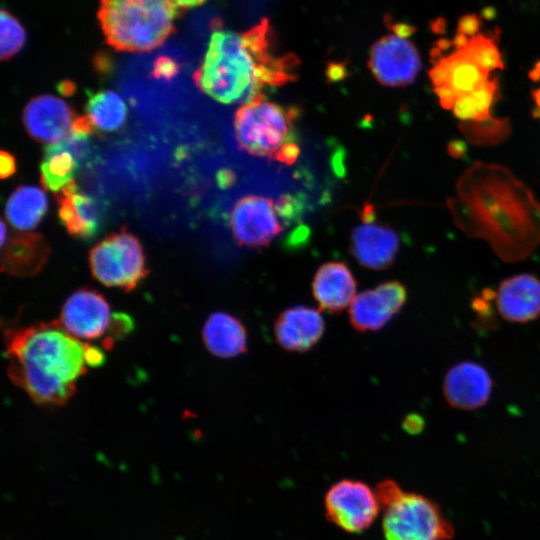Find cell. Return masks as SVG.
<instances>
[{
	"label": "cell",
	"mask_w": 540,
	"mask_h": 540,
	"mask_svg": "<svg viewBox=\"0 0 540 540\" xmlns=\"http://www.w3.org/2000/svg\"><path fill=\"white\" fill-rule=\"evenodd\" d=\"M493 386V379L483 365L474 361H462L446 372L442 393L452 408L474 411L488 403Z\"/></svg>",
	"instance_id": "cell-13"
},
{
	"label": "cell",
	"mask_w": 540,
	"mask_h": 540,
	"mask_svg": "<svg viewBox=\"0 0 540 540\" xmlns=\"http://www.w3.org/2000/svg\"><path fill=\"white\" fill-rule=\"evenodd\" d=\"M297 118L296 107L283 106L262 96L244 103L235 112V137L248 154L290 165L300 153Z\"/></svg>",
	"instance_id": "cell-5"
},
{
	"label": "cell",
	"mask_w": 540,
	"mask_h": 540,
	"mask_svg": "<svg viewBox=\"0 0 540 540\" xmlns=\"http://www.w3.org/2000/svg\"><path fill=\"white\" fill-rule=\"evenodd\" d=\"M287 218L273 199L248 195L239 199L231 211V229L239 245L260 249L268 246L283 230Z\"/></svg>",
	"instance_id": "cell-9"
},
{
	"label": "cell",
	"mask_w": 540,
	"mask_h": 540,
	"mask_svg": "<svg viewBox=\"0 0 540 540\" xmlns=\"http://www.w3.org/2000/svg\"><path fill=\"white\" fill-rule=\"evenodd\" d=\"M446 22L443 18H438L431 23L432 31L437 34H442L445 31Z\"/></svg>",
	"instance_id": "cell-42"
},
{
	"label": "cell",
	"mask_w": 540,
	"mask_h": 540,
	"mask_svg": "<svg viewBox=\"0 0 540 540\" xmlns=\"http://www.w3.org/2000/svg\"><path fill=\"white\" fill-rule=\"evenodd\" d=\"M459 129L465 139L478 146H495L502 143L511 133L509 118L490 116L480 121H461Z\"/></svg>",
	"instance_id": "cell-27"
},
{
	"label": "cell",
	"mask_w": 540,
	"mask_h": 540,
	"mask_svg": "<svg viewBox=\"0 0 540 540\" xmlns=\"http://www.w3.org/2000/svg\"><path fill=\"white\" fill-rule=\"evenodd\" d=\"M74 121V112L62 99L39 95L31 99L23 111L27 133L36 141L55 143L65 138Z\"/></svg>",
	"instance_id": "cell-15"
},
{
	"label": "cell",
	"mask_w": 540,
	"mask_h": 540,
	"mask_svg": "<svg viewBox=\"0 0 540 540\" xmlns=\"http://www.w3.org/2000/svg\"><path fill=\"white\" fill-rule=\"evenodd\" d=\"M0 162V173L2 179L10 177L16 172V160L11 153L3 150L0 155Z\"/></svg>",
	"instance_id": "cell-34"
},
{
	"label": "cell",
	"mask_w": 540,
	"mask_h": 540,
	"mask_svg": "<svg viewBox=\"0 0 540 540\" xmlns=\"http://www.w3.org/2000/svg\"><path fill=\"white\" fill-rule=\"evenodd\" d=\"M407 300V289L390 280L356 295L350 304L349 319L359 332L378 331L400 312Z\"/></svg>",
	"instance_id": "cell-12"
},
{
	"label": "cell",
	"mask_w": 540,
	"mask_h": 540,
	"mask_svg": "<svg viewBox=\"0 0 540 540\" xmlns=\"http://www.w3.org/2000/svg\"><path fill=\"white\" fill-rule=\"evenodd\" d=\"M25 31L9 12L1 11V59L7 60L23 47Z\"/></svg>",
	"instance_id": "cell-29"
},
{
	"label": "cell",
	"mask_w": 540,
	"mask_h": 540,
	"mask_svg": "<svg viewBox=\"0 0 540 540\" xmlns=\"http://www.w3.org/2000/svg\"><path fill=\"white\" fill-rule=\"evenodd\" d=\"M379 508L376 493L360 481L342 480L334 484L325 497L329 519L350 533L368 528L377 517Z\"/></svg>",
	"instance_id": "cell-10"
},
{
	"label": "cell",
	"mask_w": 540,
	"mask_h": 540,
	"mask_svg": "<svg viewBox=\"0 0 540 540\" xmlns=\"http://www.w3.org/2000/svg\"><path fill=\"white\" fill-rule=\"evenodd\" d=\"M499 96V83L489 79L474 91L459 96L454 107V115L461 121H480L489 118L490 109Z\"/></svg>",
	"instance_id": "cell-26"
},
{
	"label": "cell",
	"mask_w": 540,
	"mask_h": 540,
	"mask_svg": "<svg viewBox=\"0 0 540 540\" xmlns=\"http://www.w3.org/2000/svg\"><path fill=\"white\" fill-rule=\"evenodd\" d=\"M57 88L64 96H71L76 90L75 84L67 80L62 81Z\"/></svg>",
	"instance_id": "cell-39"
},
{
	"label": "cell",
	"mask_w": 540,
	"mask_h": 540,
	"mask_svg": "<svg viewBox=\"0 0 540 540\" xmlns=\"http://www.w3.org/2000/svg\"><path fill=\"white\" fill-rule=\"evenodd\" d=\"M448 207L456 225L486 240L504 262L523 261L540 244V203L508 169L477 162L456 185Z\"/></svg>",
	"instance_id": "cell-1"
},
{
	"label": "cell",
	"mask_w": 540,
	"mask_h": 540,
	"mask_svg": "<svg viewBox=\"0 0 540 540\" xmlns=\"http://www.w3.org/2000/svg\"><path fill=\"white\" fill-rule=\"evenodd\" d=\"M357 282L343 262H326L316 271L312 292L320 309L330 314L341 313L355 298Z\"/></svg>",
	"instance_id": "cell-19"
},
{
	"label": "cell",
	"mask_w": 540,
	"mask_h": 540,
	"mask_svg": "<svg viewBox=\"0 0 540 540\" xmlns=\"http://www.w3.org/2000/svg\"><path fill=\"white\" fill-rule=\"evenodd\" d=\"M447 152L454 158H460L466 153V145L461 140H452L448 143Z\"/></svg>",
	"instance_id": "cell-37"
},
{
	"label": "cell",
	"mask_w": 540,
	"mask_h": 540,
	"mask_svg": "<svg viewBox=\"0 0 540 540\" xmlns=\"http://www.w3.org/2000/svg\"><path fill=\"white\" fill-rule=\"evenodd\" d=\"M434 93L437 95L440 105L444 109H453L459 94L447 84L434 87Z\"/></svg>",
	"instance_id": "cell-33"
},
{
	"label": "cell",
	"mask_w": 540,
	"mask_h": 540,
	"mask_svg": "<svg viewBox=\"0 0 540 540\" xmlns=\"http://www.w3.org/2000/svg\"><path fill=\"white\" fill-rule=\"evenodd\" d=\"M82 161L76 155L68 139L49 144L44 149L40 164L42 186L52 192H60L73 181Z\"/></svg>",
	"instance_id": "cell-22"
},
{
	"label": "cell",
	"mask_w": 540,
	"mask_h": 540,
	"mask_svg": "<svg viewBox=\"0 0 540 540\" xmlns=\"http://www.w3.org/2000/svg\"><path fill=\"white\" fill-rule=\"evenodd\" d=\"M5 345L8 376L39 404L66 403L90 367V345L57 323L9 330Z\"/></svg>",
	"instance_id": "cell-3"
},
{
	"label": "cell",
	"mask_w": 540,
	"mask_h": 540,
	"mask_svg": "<svg viewBox=\"0 0 540 540\" xmlns=\"http://www.w3.org/2000/svg\"><path fill=\"white\" fill-rule=\"evenodd\" d=\"M529 78L533 81L540 80V61H538L534 68L528 74Z\"/></svg>",
	"instance_id": "cell-43"
},
{
	"label": "cell",
	"mask_w": 540,
	"mask_h": 540,
	"mask_svg": "<svg viewBox=\"0 0 540 540\" xmlns=\"http://www.w3.org/2000/svg\"><path fill=\"white\" fill-rule=\"evenodd\" d=\"M89 267L97 281L125 291L135 289L149 272L140 241L125 228L90 250Z\"/></svg>",
	"instance_id": "cell-7"
},
{
	"label": "cell",
	"mask_w": 540,
	"mask_h": 540,
	"mask_svg": "<svg viewBox=\"0 0 540 540\" xmlns=\"http://www.w3.org/2000/svg\"><path fill=\"white\" fill-rule=\"evenodd\" d=\"M1 246L2 270L16 276H30L39 272L50 253L42 235L27 231L7 235L1 241Z\"/></svg>",
	"instance_id": "cell-20"
},
{
	"label": "cell",
	"mask_w": 540,
	"mask_h": 540,
	"mask_svg": "<svg viewBox=\"0 0 540 540\" xmlns=\"http://www.w3.org/2000/svg\"><path fill=\"white\" fill-rule=\"evenodd\" d=\"M469 39L470 38L465 36L464 34L457 33L452 40V45L456 48V50H460L467 45Z\"/></svg>",
	"instance_id": "cell-40"
},
{
	"label": "cell",
	"mask_w": 540,
	"mask_h": 540,
	"mask_svg": "<svg viewBox=\"0 0 540 540\" xmlns=\"http://www.w3.org/2000/svg\"><path fill=\"white\" fill-rule=\"evenodd\" d=\"M298 64L294 54L277 52L273 30L263 19L243 33L215 30L193 79L218 102L248 103L264 96L268 87L294 81Z\"/></svg>",
	"instance_id": "cell-2"
},
{
	"label": "cell",
	"mask_w": 540,
	"mask_h": 540,
	"mask_svg": "<svg viewBox=\"0 0 540 540\" xmlns=\"http://www.w3.org/2000/svg\"><path fill=\"white\" fill-rule=\"evenodd\" d=\"M178 12L172 0H101L98 19L111 47L144 52L169 37Z\"/></svg>",
	"instance_id": "cell-4"
},
{
	"label": "cell",
	"mask_w": 540,
	"mask_h": 540,
	"mask_svg": "<svg viewBox=\"0 0 540 540\" xmlns=\"http://www.w3.org/2000/svg\"><path fill=\"white\" fill-rule=\"evenodd\" d=\"M481 26L482 20L478 15L465 14L458 21L457 33L464 34L471 38L478 34Z\"/></svg>",
	"instance_id": "cell-31"
},
{
	"label": "cell",
	"mask_w": 540,
	"mask_h": 540,
	"mask_svg": "<svg viewBox=\"0 0 540 540\" xmlns=\"http://www.w3.org/2000/svg\"><path fill=\"white\" fill-rule=\"evenodd\" d=\"M203 342L210 353L231 358L247 352V332L242 321L227 312H214L204 323Z\"/></svg>",
	"instance_id": "cell-21"
},
{
	"label": "cell",
	"mask_w": 540,
	"mask_h": 540,
	"mask_svg": "<svg viewBox=\"0 0 540 540\" xmlns=\"http://www.w3.org/2000/svg\"><path fill=\"white\" fill-rule=\"evenodd\" d=\"M59 218L67 232L80 239L96 236L103 223V211L98 201L82 193L71 181L57 193Z\"/></svg>",
	"instance_id": "cell-18"
},
{
	"label": "cell",
	"mask_w": 540,
	"mask_h": 540,
	"mask_svg": "<svg viewBox=\"0 0 540 540\" xmlns=\"http://www.w3.org/2000/svg\"><path fill=\"white\" fill-rule=\"evenodd\" d=\"M392 30L397 36L407 39L416 31V28L410 24L399 22L392 25Z\"/></svg>",
	"instance_id": "cell-38"
},
{
	"label": "cell",
	"mask_w": 540,
	"mask_h": 540,
	"mask_svg": "<svg viewBox=\"0 0 540 540\" xmlns=\"http://www.w3.org/2000/svg\"><path fill=\"white\" fill-rule=\"evenodd\" d=\"M499 315L509 323H527L540 317V279L521 273L503 279L496 291Z\"/></svg>",
	"instance_id": "cell-16"
},
{
	"label": "cell",
	"mask_w": 540,
	"mask_h": 540,
	"mask_svg": "<svg viewBox=\"0 0 540 540\" xmlns=\"http://www.w3.org/2000/svg\"><path fill=\"white\" fill-rule=\"evenodd\" d=\"M368 66L379 83L401 87L414 82L421 69V61L412 42L390 34L372 45Z\"/></svg>",
	"instance_id": "cell-11"
},
{
	"label": "cell",
	"mask_w": 540,
	"mask_h": 540,
	"mask_svg": "<svg viewBox=\"0 0 540 540\" xmlns=\"http://www.w3.org/2000/svg\"><path fill=\"white\" fill-rule=\"evenodd\" d=\"M86 112L94 127L112 132L120 129L127 119V106L123 99L110 90L87 92Z\"/></svg>",
	"instance_id": "cell-24"
},
{
	"label": "cell",
	"mask_w": 540,
	"mask_h": 540,
	"mask_svg": "<svg viewBox=\"0 0 540 540\" xmlns=\"http://www.w3.org/2000/svg\"><path fill=\"white\" fill-rule=\"evenodd\" d=\"M497 37L496 33L493 35L477 34L471 37L467 45L458 51L487 73L503 69L504 63L496 43Z\"/></svg>",
	"instance_id": "cell-28"
},
{
	"label": "cell",
	"mask_w": 540,
	"mask_h": 540,
	"mask_svg": "<svg viewBox=\"0 0 540 540\" xmlns=\"http://www.w3.org/2000/svg\"><path fill=\"white\" fill-rule=\"evenodd\" d=\"M48 207L45 193L35 186H19L6 203V216L10 224L22 231L35 228Z\"/></svg>",
	"instance_id": "cell-23"
},
{
	"label": "cell",
	"mask_w": 540,
	"mask_h": 540,
	"mask_svg": "<svg viewBox=\"0 0 540 540\" xmlns=\"http://www.w3.org/2000/svg\"><path fill=\"white\" fill-rule=\"evenodd\" d=\"M177 7L192 8L203 4L206 0H172Z\"/></svg>",
	"instance_id": "cell-41"
},
{
	"label": "cell",
	"mask_w": 540,
	"mask_h": 540,
	"mask_svg": "<svg viewBox=\"0 0 540 540\" xmlns=\"http://www.w3.org/2000/svg\"><path fill=\"white\" fill-rule=\"evenodd\" d=\"M402 425L408 433L417 434L424 428V418L417 413H411L405 417Z\"/></svg>",
	"instance_id": "cell-36"
},
{
	"label": "cell",
	"mask_w": 540,
	"mask_h": 540,
	"mask_svg": "<svg viewBox=\"0 0 540 540\" xmlns=\"http://www.w3.org/2000/svg\"><path fill=\"white\" fill-rule=\"evenodd\" d=\"M397 233L389 226L376 222L372 212L364 211L363 222L351 235V253L365 268L383 270L392 265L399 251Z\"/></svg>",
	"instance_id": "cell-14"
},
{
	"label": "cell",
	"mask_w": 540,
	"mask_h": 540,
	"mask_svg": "<svg viewBox=\"0 0 540 540\" xmlns=\"http://www.w3.org/2000/svg\"><path fill=\"white\" fill-rule=\"evenodd\" d=\"M532 97L536 103V107L540 108V88L532 91Z\"/></svg>",
	"instance_id": "cell-44"
},
{
	"label": "cell",
	"mask_w": 540,
	"mask_h": 540,
	"mask_svg": "<svg viewBox=\"0 0 540 540\" xmlns=\"http://www.w3.org/2000/svg\"><path fill=\"white\" fill-rule=\"evenodd\" d=\"M60 325L76 339L91 341L107 335L105 345L127 334L133 327L128 315L112 313L105 297L84 288L73 292L64 302Z\"/></svg>",
	"instance_id": "cell-8"
},
{
	"label": "cell",
	"mask_w": 540,
	"mask_h": 540,
	"mask_svg": "<svg viewBox=\"0 0 540 540\" xmlns=\"http://www.w3.org/2000/svg\"><path fill=\"white\" fill-rule=\"evenodd\" d=\"M446 69L448 82L459 96L468 94L489 80V73L482 70L473 61L458 50L437 60Z\"/></svg>",
	"instance_id": "cell-25"
},
{
	"label": "cell",
	"mask_w": 540,
	"mask_h": 540,
	"mask_svg": "<svg viewBox=\"0 0 540 540\" xmlns=\"http://www.w3.org/2000/svg\"><path fill=\"white\" fill-rule=\"evenodd\" d=\"M325 322L319 310L297 305L282 311L274 323L278 344L293 352L311 349L322 337Z\"/></svg>",
	"instance_id": "cell-17"
},
{
	"label": "cell",
	"mask_w": 540,
	"mask_h": 540,
	"mask_svg": "<svg viewBox=\"0 0 540 540\" xmlns=\"http://www.w3.org/2000/svg\"><path fill=\"white\" fill-rule=\"evenodd\" d=\"M491 8L490 7H487L484 11H483V15L486 17V18H491L492 16L495 15V11L492 10L490 11Z\"/></svg>",
	"instance_id": "cell-45"
},
{
	"label": "cell",
	"mask_w": 540,
	"mask_h": 540,
	"mask_svg": "<svg viewBox=\"0 0 540 540\" xmlns=\"http://www.w3.org/2000/svg\"><path fill=\"white\" fill-rule=\"evenodd\" d=\"M71 132L90 136L94 132V125L87 115L78 116L72 123Z\"/></svg>",
	"instance_id": "cell-35"
},
{
	"label": "cell",
	"mask_w": 540,
	"mask_h": 540,
	"mask_svg": "<svg viewBox=\"0 0 540 540\" xmlns=\"http://www.w3.org/2000/svg\"><path fill=\"white\" fill-rule=\"evenodd\" d=\"M177 71V64L173 60L167 57H161L154 65L153 76L169 80L177 74Z\"/></svg>",
	"instance_id": "cell-32"
},
{
	"label": "cell",
	"mask_w": 540,
	"mask_h": 540,
	"mask_svg": "<svg viewBox=\"0 0 540 540\" xmlns=\"http://www.w3.org/2000/svg\"><path fill=\"white\" fill-rule=\"evenodd\" d=\"M376 495L384 507L385 540H448L453 537L451 524L428 498L405 492L391 480L380 483Z\"/></svg>",
	"instance_id": "cell-6"
},
{
	"label": "cell",
	"mask_w": 540,
	"mask_h": 540,
	"mask_svg": "<svg viewBox=\"0 0 540 540\" xmlns=\"http://www.w3.org/2000/svg\"><path fill=\"white\" fill-rule=\"evenodd\" d=\"M495 298L496 291L487 287L472 299L471 308L476 313L477 324L481 327H489L495 323V311L491 304Z\"/></svg>",
	"instance_id": "cell-30"
}]
</instances>
